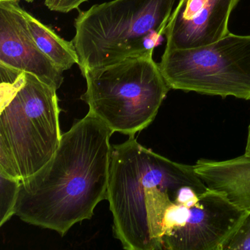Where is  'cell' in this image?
<instances>
[{
  "mask_svg": "<svg viewBox=\"0 0 250 250\" xmlns=\"http://www.w3.org/2000/svg\"><path fill=\"white\" fill-rule=\"evenodd\" d=\"M88 0H45V5L48 9L55 12L67 14L87 2Z\"/></svg>",
  "mask_w": 250,
  "mask_h": 250,
  "instance_id": "14",
  "label": "cell"
},
{
  "mask_svg": "<svg viewBox=\"0 0 250 250\" xmlns=\"http://www.w3.org/2000/svg\"><path fill=\"white\" fill-rule=\"evenodd\" d=\"M176 0H112L79 11L72 42L82 74L153 52L165 34Z\"/></svg>",
  "mask_w": 250,
  "mask_h": 250,
  "instance_id": "4",
  "label": "cell"
},
{
  "mask_svg": "<svg viewBox=\"0 0 250 250\" xmlns=\"http://www.w3.org/2000/svg\"><path fill=\"white\" fill-rule=\"evenodd\" d=\"M1 182V206L0 226L6 223L15 215L21 181L0 172Z\"/></svg>",
  "mask_w": 250,
  "mask_h": 250,
  "instance_id": "12",
  "label": "cell"
},
{
  "mask_svg": "<svg viewBox=\"0 0 250 250\" xmlns=\"http://www.w3.org/2000/svg\"><path fill=\"white\" fill-rule=\"evenodd\" d=\"M0 64L33 74L57 90L64 81L63 71L33 39L20 0H0Z\"/></svg>",
  "mask_w": 250,
  "mask_h": 250,
  "instance_id": "8",
  "label": "cell"
},
{
  "mask_svg": "<svg viewBox=\"0 0 250 250\" xmlns=\"http://www.w3.org/2000/svg\"><path fill=\"white\" fill-rule=\"evenodd\" d=\"M239 0H179L165 30V49H191L229 34V17Z\"/></svg>",
  "mask_w": 250,
  "mask_h": 250,
  "instance_id": "9",
  "label": "cell"
},
{
  "mask_svg": "<svg viewBox=\"0 0 250 250\" xmlns=\"http://www.w3.org/2000/svg\"><path fill=\"white\" fill-rule=\"evenodd\" d=\"M250 250V211L236 230L224 244L222 250Z\"/></svg>",
  "mask_w": 250,
  "mask_h": 250,
  "instance_id": "13",
  "label": "cell"
},
{
  "mask_svg": "<svg viewBox=\"0 0 250 250\" xmlns=\"http://www.w3.org/2000/svg\"><path fill=\"white\" fill-rule=\"evenodd\" d=\"M0 172L22 181L61 143L57 90L30 73L0 64Z\"/></svg>",
  "mask_w": 250,
  "mask_h": 250,
  "instance_id": "3",
  "label": "cell"
},
{
  "mask_svg": "<svg viewBox=\"0 0 250 250\" xmlns=\"http://www.w3.org/2000/svg\"><path fill=\"white\" fill-rule=\"evenodd\" d=\"M194 167L209 188L222 193L235 206L250 211V157L243 155L224 161L201 159Z\"/></svg>",
  "mask_w": 250,
  "mask_h": 250,
  "instance_id": "10",
  "label": "cell"
},
{
  "mask_svg": "<svg viewBox=\"0 0 250 250\" xmlns=\"http://www.w3.org/2000/svg\"><path fill=\"white\" fill-rule=\"evenodd\" d=\"M248 212L208 188L181 209L162 238V250H222Z\"/></svg>",
  "mask_w": 250,
  "mask_h": 250,
  "instance_id": "7",
  "label": "cell"
},
{
  "mask_svg": "<svg viewBox=\"0 0 250 250\" xmlns=\"http://www.w3.org/2000/svg\"><path fill=\"white\" fill-rule=\"evenodd\" d=\"M153 54L129 57L83 73L87 90L82 99L88 104L89 112L112 133L131 137L147 128L170 90Z\"/></svg>",
  "mask_w": 250,
  "mask_h": 250,
  "instance_id": "5",
  "label": "cell"
},
{
  "mask_svg": "<svg viewBox=\"0 0 250 250\" xmlns=\"http://www.w3.org/2000/svg\"><path fill=\"white\" fill-rule=\"evenodd\" d=\"M159 65L170 89L250 100V36L229 33L206 46L165 49Z\"/></svg>",
  "mask_w": 250,
  "mask_h": 250,
  "instance_id": "6",
  "label": "cell"
},
{
  "mask_svg": "<svg viewBox=\"0 0 250 250\" xmlns=\"http://www.w3.org/2000/svg\"><path fill=\"white\" fill-rule=\"evenodd\" d=\"M25 2H28V3H31V2H33L34 0H24Z\"/></svg>",
  "mask_w": 250,
  "mask_h": 250,
  "instance_id": "16",
  "label": "cell"
},
{
  "mask_svg": "<svg viewBox=\"0 0 250 250\" xmlns=\"http://www.w3.org/2000/svg\"><path fill=\"white\" fill-rule=\"evenodd\" d=\"M208 187L194 165L146 148L134 136L111 148L107 199L115 237L127 250H162L165 213L183 188Z\"/></svg>",
  "mask_w": 250,
  "mask_h": 250,
  "instance_id": "2",
  "label": "cell"
},
{
  "mask_svg": "<svg viewBox=\"0 0 250 250\" xmlns=\"http://www.w3.org/2000/svg\"><path fill=\"white\" fill-rule=\"evenodd\" d=\"M33 39L42 52L62 71L79 65L80 59L73 42H68L58 36L49 26L35 18L24 10Z\"/></svg>",
  "mask_w": 250,
  "mask_h": 250,
  "instance_id": "11",
  "label": "cell"
},
{
  "mask_svg": "<svg viewBox=\"0 0 250 250\" xmlns=\"http://www.w3.org/2000/svg\"><path fill=\"white\" fill-rule=\"evenodd\" d=\"M113 133L88 112L62 134L52 159L21 181L15 215L63 236L107 199Z\"/></svg>",
  "mask_w": 250,
  "mask_h": 250,
  "instance_id": "1",
  "label": "cell"
},
{
  "mask_svg": "<svg viewBox=\"0 0 250 250\" xmlns=\"http://www.w3.org/2000/svg\"><path fill=\"white\" fill-rule=\"evenodd\" d=\"M246 156L250 157V124L248 128V134H247V145H246L245 153Z\"/></svg>",
  "mask_w": 250,
  "mask_h": 250,
  "instance_id": "15",
  "label": "cell"
}]
</instances>
